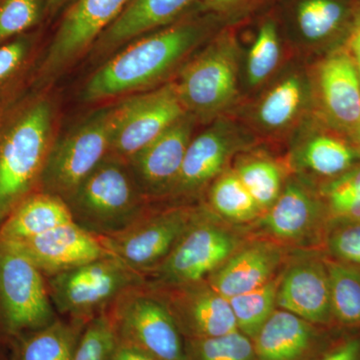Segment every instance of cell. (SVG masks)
Instances as JSON below:
<instances>
[{
	"mask_svg": "<svg viewBox=\"0 0 360 360\" xmlns=\"http://www.w3.org/2000/svg\"><path fill=\"white\" fill-rule=\"evenodd\" d=\"M222 27L219 18L196 7L136 40L99 68L85 86V101L110 98L158 84Z\"/></svg>",
	"mask_w": 360,
	"mask_h": 360,
	"instance_id": "1",
	"label": "cell"
},
{
	"mask_svg": "<svg viewBox=\"0 0 360 360\" xmlns=\"http://www.w3.org/2000/svg\"><path fill=\"white\" fill-rule=\"evenodd\" d=\"M236 26H224L208 40L175 82L187 113L202 122L229 115L240 101L243 49Z\"/></svg>",
	"mask_w": 360,
	"mask_h": 360,
	"instance_id": "2",
	"label": "cell"
},
{
	"mask_svg": "<svg viewBox=\"0 0 360 360\" xmlns=\"http://www.w3.org/2000/svg\"><path fill=\"white\" fill-rule=\"evenodd\" d=\"M65 201L72 221L96 238L120 233L153 210L127 163L110 155Z\"/></svg>",
	"mask_w": 360,
	"mask_h": 360,
	"instance_id": "3",
	"label": "cell"
},
{
	"mask_svg": "<svg viewBox=\"0 0 360 360\" xmlns=\"http://www.w3.org/2000/svg\"><path fill=\"white\" fill-rule=\"evenodd\" d=\"M51 129V105L39 101L0 137V227L27 196L39 191Z\"/></svg>",
	"mask_w": 360,
	"mask_h": 360,
	"instance_id": "4",
	"label": "cell"
},
{
	"mask_svg": "<svg viewBox=\"0 0 360 360\" xmlns=\"http://www.w3.org/2000/svg\"><path fill=\"white\" fill-rule=\"evenodd\" d=\"M250 238L248 227L225 221L205 205L172 252L146 276V284L174 286L205 281Z\"/></svg>",
	"mask_w": 360,
	"mask_h": 360,
	"instance_id": "5",
	"label": "cell"
},
{
	"mask_svg": "<svg viewBox=\"0 0 360 360\" xmlns=\"http://www.w3.org/2000/svg\"><path fill=\"white\" fill-rule=\"evenodd\" d=\"M45 278L56 314L84 324L108 311L127 290L146 283V276L112 255Z\"/></svg>",
	"mask_w": 360,
	"mask_h": 360,
	"instance_id": "6",
	"label": "cell"
},
{
	"mask_svg": "<svg viewBox=\"0 0 360 360\" xmlns=\"http://www.w3.org/2000/svg\"><path fill=\"white\" fill-rule=\"evenodd\" d=\"M58 317L44 274L15 243L0 239V335L13 341Z\"/></svg>",
	"mask_w": 360,
	"mask_h": 360,
	"instance_id": "7",
	"label": "cell"
},
{
	"mask_svg": "<svg viewBox=\"0 0 360 360\" xmlns=\"http://www.w3.org/2000/svg\"><path fill=\"white\" fill-rule=\"evenodd\" d=\"M274 8L291 53L311 61L345 46L360 20V0H279Z\"/></svg>",
	"mask_w": 360,
	"mask_h": 360,
	"instance_id": "8",
	"label": "cell"
},
{
	"mask_svg": "<svg viewBox=\"0 0 360 360\" xmlns=\"http://www.w3.org/2000/svg\"><path fill=\"white\" fill-rule=\"evenodd\" d=\"M193 136L187 148L181 169L167 200L172 205H191L229 168L234 158L257 144V139L238 118L231 115L210 122Z\"/></svg>",
	"mask_w": 360,
	"mask_h": 360,
	"instance_id": "9",
	"label": "cell"
},
{
	"mask_svg": "<svg viewBox=\"0 0 360 360\" xmlns=\"http://www.w3.org/2000/svg\"><path fill=\"white\" fill-rule=\"evenodd\" d=\"M314 113L309 66L288 63L271 82L253 96L241 112V122L257 139H290Z\"/></svg>",
	"mask_w": 360,
	"mask_h": 360,
	"instance_id": "10",
	"label": "cell"
},
{
	"mask_svg": "<svg viewBox=\"0 0 360 360\" xmlns=\"http://www.w3.org/2000/svg\"><path fill=\"white\" fill-rule=\"evenodd\" d=\"M328 224L316 184L291 172L276 202L246 227L291 250H321Z\"/></svg>",
	"mask_w": 360,
	"mask_h": 360,
	"instance_id": "11",
	"label": "cell"
},
{
	"mask_svg": "<svg viewBox=\"0 0 360 360\" xmlns=\"http://www.w3.org/2000/svg\"><path fill=\"white\" fill-rule=\"evenodd\" d=\"M205 205L191 203L151 210L125 231L98 239L110 255L146 276L172 252Z\"/></svg>",
	"mask_w": 360,
	"mask_h": 360,
	"instance_id": "12",
	"label": "cell"
},
{
	"mask_svg": "<svg viewBox=\"0 0 360 360\" xmlns=\"http://www.w3.org/2000/svg\"><path fill=\"white\" fill-rule=\"evenodd\" d=\"M108 314L118 340L158 360H186V340L167 305L148 284L123 293Z\"/></svg>",
	"mask_w": 360,
	"mask_h": 360,
	"instance_id": "13",
	"label": "cell"
},
{
	"mask_svg": "<svg viewBox=\"0 0 360 360\" xmlns=\"http://www.w3.org/2000/svg\"><path fill=\"white\" fill-rule=\"evenodd\" d=\"M112 108L103 110L51 146L39 191L65 200L110 153Z\"/></svg>",
	"mask_w": 360,
	"mask_h": 360,
	"instance_id": "14",
	"label": "cell"
},
{
	"mask_svg": "<svg viewBox=\"0 0 360 360\" xmlns=\"http://www.w3.org/2000/svg\"><path fill=\"white\" fill-rule=\"evenodd\" d=\"M186 113L175 82L127 99L112 108L110 153L127 162Z\"/></svg>",
	"mask_w": 360,
	"mask_h": 360,
	"instance_id": "15",
	"label": "cell"
},
{
	"mask_svg": "<svg viewBox=\"0 0 360 360\" xmlns=\"http://www.w3.org/2000/svg\"><path fill=\"white\" fill-rule=\"evenodd\" d=\"M314 113L349 136L360 125V79L347 47L307 63Z\"/></svg>",
	"mask_w": 360,
	"mask_h": 360,
	"instance_id": "16",
	"label": "cell"
},
{
	"mask_svg": "<svg viewBox=\"0 0 360 360\" xmlns=\"http://www.w3.org/2000/svg\"><path fill=\"white\" fill-rule=\"evenodd\" d=\"M277 309L316 326L335 328L328 267L321 250L291 251L279 283Z\"/></svg>",
	"mask_w": 360,
	"mask_h": 360,
	"instance_id": "17",
	"label": "cell"
},
{
	"mask_svg": "<svg viewBox=\"0 0 360 360\" xmlns=\"http://www.w3.org/2000/svg\"><path fill=\"white\" fill-rule=\"evenodd\" d=\"M288 161L291 172L314 184L335 179L360 162L348 135L328 127L314 113L290 139Z\"/></svg>",
	"mask_w": 360,
	"mask_h": 360,
	"instance_id": "18",
	"label": "cell"
},
{
	"mask_svg": "<svg viewBox=\"0 0 360 360\" xmlns=\"http://www.w3.org/2000/svg\"><path fill=\"white\" fill-rule=\"evenodd\" d=\"M167 305L184 340L219 338L238 330L229 300L208 283L148 285Z\"/></svg>",
	"mask_w": 360,
	"mask_h": 360,
	"instance_id": "19",
	"label": "cell"
},
{
	"mask_svg": "<svg viewBox=\"0 0 360 360\" xmlns=\"http://www.w3.org/2000/svg\"><path fill=\"white\" fill-rule=\"evenodd\" d=\"M196 122L186 112L127 161L137 186L150 202L167 200L169 195L193 139Z\"/></svg>",
	"mask_w": 360,
	"mask_h": 360,
	"instance_id": "20",
	"label": "cell"
},
{
	"mask_svg": "<svg viewBox=\"0 0 360 360\" xmlns=\"http://www.w3.org/2000/svg\"><path fill=\"white\" fill-rule=\"evenodd\" d=\"M130 0H73L52 40L44 65L54 75L84 53L123 13Z\"/></svg>",
	"mask_w": 360,
	"mask_h": 360,
	"instance_id": "21",
	"label": "cell"
},
{
	"mask_svg": "<svg viewBox=\"0 0 360 360\" xmlns=\"http://www.w3.org/2000/svg\"><path fill=\"white\" fill-rule=\"evenodd\" d=\"M292 250L270 239L251 236L206 281L229 300L269 283L283 269Z\"/></svg>",
	"mask_w": 360,
	"mask_h": 360,
	"instance_id": "22",
	"label": "cell"
},
{
	"mask_svg": "<svg viewBox=\"0 0 360 360\" xmlns=\"http://www.w3.org/2000/svg\"><path fill=\"white\" fill-rule=\"evenodd\" d=\"M338 328L316 326L276 309L253 338V347L258 360H314Z\"/></svg>",
	"mask_w": 360,
	"mask_h": 360,
	"instance_id": "23",
	"label": "cell"
},
{
	"mask_svg": "<svg viewBox=\"0 0 360 360\" xmlns=\"http://www.w3.org/2000/svg\"><path fill=\"white\" fill-rule=\"evenodd\" d=\"M15 243L45 277L110 255L98 238L73 221Z\"/></svg>",
	"mask_w": 360,
	"mask_h": 360,
	"instance_id": "24",
	"label": "cell"
},
{
	"mask_svg": "<svg viewBox=\"0 0 360 360\" xmlns=\"http://www.w3.org/2000/svg\"><path fill=\"white\" fill-rule=\"evenodd\" d=\"M252 22L255 25V35L241 54V96H255L264 89L288 63L285 53L291 52L274 7Z\"/></svg>",
	"mask_w": 360,
	"mask_h": 360,
	"instance_id": "25",
	"label": "cell"
},
{
	"mask_svg": "<svg viewBox=\"0 0 360 360\" xmlns=\"http://www.w3.org/2000/svg\"><path fill=\"white\" fill-rule=\"evenodd\" d=\"M201 0H130L129 6L101 35L98 46L111 49L184 18Z\"/></svg>",
	"mask_w": 360,
	"mask_h": 360,
	"instance_id": "26",
	"label": "cell"
},
{
	"mask_svg": "<svg viewBox=\"0 0 360 360\" xmlns=\"http://www.w3.org/2000/svg\"><path fill=\"white\" fill-rule=\"evenodd\" d=\"M70 222H72V217L63 198L35 191L7 217L0 227V239L18 243Z\"/></svg>",
	"mask_w": 360,
	"mask_h": 360,
	"instance_id": "27",
	"label": "cell"
},
{
	"mask_svg": "<svg viewBox=\"0 0 360 360\" xmlns=\"http://www.w3.org/2000/svg\"><path fill=\"white\" fill-rule=\"evenodd\" d=\"M231 167L262 213L276 202L291 174L286 160L274 158L257 144L239 153Z\"/></svg>",
	"mask_w": 360,
	"mask_h": 360,
	"instance_id": "28",
	"label": "cell"
},
{
	"mask_svg": "<svg viewBox=\"0 0 360 360\" xmlns=\"http://www.w3.org/2000/svg\"><path fill=\"white\" fill-rule=\"evenodd\" d=\"M85 326L58 316L49 326L13 340V360H72Z\"/></svg>",
	"mask_w": 360,
	"mask_h": 360,
	"instance_id": "29",
	"label": "cell"
},
{
	"mask_svg": "<svg viewBox=\"0 0 360 360\" xmlns=\"http://www.w3.org/2000/svg\"><path fill=\"white\" fill-rule=\"evenodd\" d=\"M206 200L210 210L231 224L248 226L262 215L257 201L231 167L210 184Z\"/></svg>",
	"mask_w": 360,
	"mask_h": 360,
	"instance_id": "30",
	"label": "cell"
},
{
	"mask_svg": "<svg viewBox=\"0 0 360 360\" xmlns=\"http://www.w3.org/2000/svg\"><path fill=\"white\" fill-rule=\"evenodd\" d=\"M326 264L335 326L360 328V270L328 257Z\"/></svg>",
	"mask_w": 360,
	"mask_h": 360,
	"instance_id": "31",
	"label": "cell"
},
{
	"mask_svg": "<svg viewBox=\"0 0 360 360\" xmlns=\"http://www.w3.org/2000/svg\"><path fill=\"white\" fill-rule=\"evenodd\" d=\"M283 270L264 285L229 300L238 331L251 340L277 309V292Z\"/></svg>",
	"mask_w": 360,
	"mask_h": 360,
	"instance_id": "32",
	"label": "cell"
},
{
	"mask_svg": "<svg viewBox=\"0 0 360 360\" xmlns=\"http://www.w3.org/2000/svg\"><path fill=\"white\" fill-rule=\"evenodd\" d=\"M316 186L329 222L360 220V162Z\"/></svg>",
	"mask_w": 360,
	"mask_h": 360,
	"instance_id": "33",
	"label": "cell"
},
{
	"mask_svg": "<svg viewBox=\"0 0 360 360\" xmlns=\"http://www.w3.org/2000/svg\"><path fill=\"white\" fill-rule=\"evenodd\" d=\"M184 340L186 360H258L252 340L238 330L219 338Z\"/></svg>",
	"mask_w": 360,
	"mask_h": 360,
	"instance_id": "34",
	"label": "cell"
},
{
	"mask_svg": "<svg viewBox=\"0 0 360 360\" xmlns=\"http://www.w3.org/2000/svg\"><path fill=\"white\" fill-rule=\"evenodd\" d=\"M117 342L110 315L103 312L84 326L72 360H111Z\"/></svg>",
	"mask_w": 360,
	"mask_h": 360,
	"instance_id": "35",
	"label": "cell"
},
{
	"mask_svg": "<svg viewBox=\"0 0 360 360\" xmlns=\"http://www.w3.org/2000/svg\"><path fill=\"white\" fill-rule=\"evenodd\" d=\"M321 250L329 259L360 270V220L329 222Z\"/></svg>",
	"mask_w": 360,
	"mask_h": 360,
	"instance_id": "36",
	"label": "cell"
},
{
	"mask_svg": "<svg viewBox=\"0 0 360 360\" xmlns=\"http://www.w3.org/2000/svg\"><path fill=\"white\" fill-rule=\"evenodd\" d=\"M279 0H201L198 11L212 14L224 26H240L252 22L276 6Z\"/></svg>",
	"mask_w": 360,
	"mask_h": 360,
	"instance_id": "37",
	"label": "cell"
},
{
	"mask_svg": "<svg viewBox=\"0 0 360 360\" xmlns=\"http://www.w3.org/2000/svg\"><path fill=\"white\" fill-rule=\"evenodd\" d=\"M42 9V0H4L0 4V41L32 27Z\"/></svg>",
	"mask_w": 360,
	"mask_h": 360,
	"instance_id": "38",
	"label": "cell"
},
{
	"mask_svg": "<svg viewBox=\"0 0 360 360\" xmlns=\"http://www.w3.org/2000/svg\"><path fill=\"white\" fill-rule=\"evenodd\" d=\"M314 360H360V328H336L333 340Z\"/></svg>",
	"mask_w": 360,
	"mask_h": 360,
	"instance_id": "39",
	"label": "cell"
},
{
	"mask_svg": "<svg viewBox=\"0 0 360 360\" xmlns=\"http://www.w3.org/2000/svg\"><path fill=\"white\" fill-rule=\"evenodd\" d=\"M27 52L22 40L8 42L0 46V82L13 75L20 68Z\"/></svg>",
	"mask_w": 360,
	"mask_h": 360,
	"instance_id": "40",
	"label": "cell"
},
{
	"mask_svg": "<svg viewBox=\"0 0 360 360\" xmlns=\"http://www.w3.org/2000/svg\"><path fill=\"white\" fill-rule=\"evenodd\" d=\"M111 360H158L139 348L118 340Z\"/></svg>",
	"mask_w": 360,
	"mask_h": 360,
	"instance_id": "41",
	"label": "cell"
},
{
	"mask_svg": "<svg viewBox=\"0 0 360 360\" xmlns=\"http://www.w3.org/2000/svg\"><path fill=\"white\" fill-rule=\"evenodd\" d=\"M348 52L354 59V65L356 66L357 72L360 79V20L348 39L347 44H345Z\"/></svg>",
	"mask_w": 360,
	"mask_h": 360,
	"instance_id": "42",
	"label": "cell"
},
{
	"mask_svg": "<svg viewBox=\"0 0 360 360\" xmlns=\"http://www.w3.org/2000/svg\"><path fill=\"white\" fill-rule=\"evenodd\" d=\"M348 137H349L352 146H354V148L356 149L357 153L360 155V125Z\"/></svg>",
	"mask_w": 360,
	"mask_h": 360,
	"instance_id": "43",
	"label": "cell"
},
{
	"mask_svg": "<svg viewBox=\"0 0 360 360\" xmlns=\"http://www.w3.org/2000/svg\"><path fill=\"white\" fill-rule=\"evenodd\" d=\"M45 1H46L47 6L51 7V11H56L70 0H45Z\"/></svg>",
	"mask_w": 360,
	"mask_h": 360,
	"instance_id": "44",
	"label": "cell"
},
{
	"mask_svg": "<svg viewBox=\"0 0 360 360\" xmlns=\"http://www.w3.org/2000/svg\"><path fill=\"white\" fill-rule=\"evenodd\" d=\"M0 360H4V359H2L1 357H0Z\"/></svg>",
	"mask_w": 360,
	"mask_h": 360,
	"instance_id": "45",
	"label": "cell"
}]
</instances>
